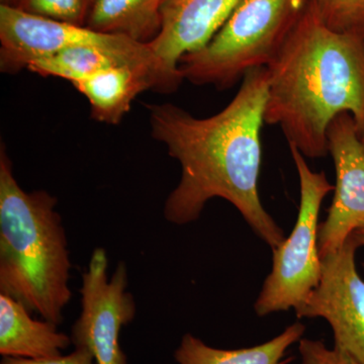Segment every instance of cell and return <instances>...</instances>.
Returning <instances> with one entry per match:
<instances>
[{
  "instance_id": "cell-1",
  "label": "cell",
  "mask_w": 364,
  "mask_h": 364,
  "mask_svg": "<svg viewBox=\"0 0 364 364\" xmlns=\"http://www.w3.org/2000/svg\"><path fill=\"white\" fill-rule=\"evenodd\" d=\"M267 100V67H259L245 74L233 100L214 116L198 119L169 102L148 105L153 138L166 146L181 169L165 202L167 221L195 222L208 200L220 198L270 248L284 241V230L263 208L258 191Z\"/></svg>"
},
{
  "instance_id": "cell-2",
  "label": "cell",
  "mask_w": 364,
  "mask_h": 364,
  "mask_svg": "<svg viewBox=\"0 0 364 364\" xmlns=\"http://www.w3.org/2000/svg\"><path fill=\"white\" fill-rule=\"evenodd\" d=\"M264 122L282 128L308 158L328 154V127L338 114L364 132V35L325 25L314 0L267 66Z\"/></svg>"
},
{
  "instance_id": "cell-3",
  "label": "cell",
  "mask_w": 364,
  "mask_h": 364,
  "mask_svg": "<svg viewBox=\"0 0 364 364\" xmlns=\"http://www.w3.org/2000/svg\"><path fill=\"white\" fill-rule=\"evenodd\" d=\"M57 200L26 193L0 152V291L57 326L72 298L71 261Z\"/></svg>"
},
{
  "instance_id": "cell-4",
  "label": "cell",
  "mask_w": 364,
  "mask_h": 364,
  "mask_svg": "<svg viewBox=\"0 0 364 364\" xmlns=\"http://www.w3.org/2000/svg\"><path fill=\"white\" fill-rule=\"evenodd\" d=\"M309 0H240L212 40L182 57V77L228 90L248 71L267 67L284 44Z\"/></svg>"
},
{
  "instance_id": "cell-5",
  "label": "cell",
  "mask_w": 364,
  "mask_h": 364,
  "mask_svg": "<svg viewBox=\"0 0 364 364\" xmlns=\"http://www.w3.org/2000/svg\"><path fill=\"white\" fill-rule=\"evenodd\" d=\"M298 170L301 200L298 219L291 235L272 249V272L263 282L254 310L259 317L301 308L322 275L318 251V215L321 205L334 186L324 172H315L305 156L294 145H289Z\"/></svg>"
},
{
  "instance_id": "cell-6",
  "label": "cell",
  "mask_w": 364,
  "mask_h": 364,
  "mask_svg": "<svg viewBox=\"0 0 364 364\" xmlns=\"http://www.w3.org/2000/svg\"><path fill=\"white\" fill-rule=\"evenodd\" d=\"M107 267L105 249H95L82 274V310L72 327V344L90 351L97 364H128L119 335L135 318V299L128 291L126 264L119 263L111 277Z\"/></svg>"
},
{
  "instance_id": "cell-7",
  "label": "cell",
  "mask_w": 364,
  "mask_h": 364,
  "mask_svg": "<svg viewBox=\"0 0 364 364\" xmlns=\"http://www.w3.org/2000/svg\"><path fill=\"white\" fill-rule=\"evenodd\" d=\"M358 245L352 236L334 252L321 257L322 275L299 318H323L334 335V348L364 364V280L355 264Z\"/></svg>"
},
{
  "instance_id": "cell-8",
  "label": "cell",
  "mask_w": 364,
  "mask_h": 364,
  "mask_svg": "<svg viewBox=\"0 0 364 364\" xmlns=\"http://www.w3.org/2000/svg\"><path fill=\"white\" fill-rule=\"evenodd\" d=\"M327 146L336 184L327 218L318 227L321 257L342 247L364 222V149L350 114L343 112L333 119L328 127Z\"/></svg>"
},
{
  "instance_id": "cell-9",
  "label": "cell",
  "mask_w": 364,
  "mask_h": 364,
  "mask_svg": "<svg viewBox=\"0 0 364 364\" xmlns=\"http://www.w3.org/2000/svg\"><path fill=\"white\" fill-rule=\"evenodd\" d=\"M128 39L95 32L26 14L16 7L0 6V69L16 73L36 60L75 46H112Z\"/></svg>"
},
{
  "instance_id": "cell-10",
  "label": "cell",
  "mask_w": 364,
  "mask_h": 364,
  "mask_svg": "<svg viewBox=\"0 0 364 364\" xmlns=\"http://www.w3.org/2000/svg\"><path fill=\"white\" fill-rule=\"evenodd\" d=\"M240 0H163L162 26L149 43L169 77L181 85L179 62L212 40Z\"/></svg>"
},
{
  "instance_id": "cell-11",
  "label": "cell",
  "mask_w": 364,
  "mask_h": 364,
  "mask_svg": "<svg viewBox=\"0 0 364 364\" xmlns=\"http://www.w3.org/2000/svg\"><path fill=\"white\" fill-rule=\"evenodd\" d=\"M72 85L87 98L93 119L109 124H119L143 91L176 90L162 68L148 64L112 66Z\"/></svg>"
},
{
  "instance_id": "cell-12",
  "label": "cell",
  "mask_w": 364,
  "mask_h": 364,
  "mask_svg": "<svg viewBox=\"0 0 364 364\" xmlns=\"http://www.w3.org/2000/svg\"><path fill=\"white\" fill-rule=\"evenodd\" d=\"M49 321L35 320L16 299L0 293V354L2 358L39 359L62 354L71 337Z\"/></svg>"
},
{
  "instance_id": "cell-13",
  "label": "cell",
  "mask_w": 364,
  "mask_h": 364,
  "mask_svg": "<svg viewBox=\"0 0 364 364\" xmlns=\"http://www.w3.org/2000/svg\"><path fill=\"white\" fill-rule=\"evenodd\" d=\"M163 0H93L86 28L149 44L162 26Z\"/></svg>"
},
{
  "instance_id": "cell-14",
  "label": "cell",
  "mask_w": 364,
  "mask_h": 364,
  "mask_svg": "<svg viewBox=\"0 0 364 364\" xmlns=\"http://www.w3.org/2000/svg\"><path fill=\"white\" fill-rule=\"evenodd\" d=\"M305 331V325L294 323L265 343L241 349L215 348L193 334H186L174 359L178 364H287L291 360L284 359L287 349L299 342Z\"/></svg>"
},
{
  "instance_id": "cell-15",
  "label": "cell",
  "mask_w": 364,
  "mask_h": 364,
  "mask_svg": "<svg viewBox=\"0 0 364 364\" xmlns=\"http://www.w3.org/2000/svg\"><path fill=\"white\" fill-rule=\"evenodd\" d=\"M93 0H18L16 9L48 20L85 26Z\"/></svg>"
},
{
  "instance_id": "cell-16",
  "label": "cell",
  "mask_w": 364,
  "mask_h": 364,
  "mask_svg": "<svg viewBox=\"0 0 364 364\" xmlns=\"http://www.w3.org/2000/svg\"><path fill=\"white\" fill-rule=\"evenodd\" d=\"M321 18L335 32L364 35V0H314Z\"/></svg>"
},
{
  "instance_id": "cell-17",
  "label": "cell",
  "mask_w": 364,
  "mask_h": 364,
  "mask_svg": "<svg viewBox=\"0 0 364 364\" xmlns=\"http://www.w3.org/2000/svg\"><path fill=\"white\" fill-rule=\"evenodd\" d=\"M299 351L301 364H359L351 356L337 349H329L321 340L301 338Z\"/></svg>"
},
{
  "instance_id": "cell-18",
  "label": "cell",
  "mask_w": 364,
  "mask_h": 364,
  "mask_svg": "<svg viewBox=\"0 0 364 364\" xmlns=\"http://www.w3.org/2000/svg\"><path fill=\"white\" fill-rule=\"evenodd\" d=\"M0 364H97V363L87 349L75 347V350L68 355L60 354L52 358L39 359L2 358Z\"/></svg>"
},
{
  "instance_id": "cell-19",
  "label": "cell",
  "mask_w": 364,
  "mask_h": 364,
  "mask_svg": "<svg viewBox=\"0 0 364 364\" xmlns=\"http://www.w3.org/2000/svg\"><path fill=\"white\" fill-rule=\"evenodd\" d=\"M351 236L358 244V247L364 246V222L351 234Z\"/></svg>"
},
{
  "instance_id": "cell-20",
  "label": "cell",
  "mask_w": 364,
  "mask_h": 364,
  "mask_svg": "<svg viewBox=\"0 0 364 364\" xmlns=\"http://www.w3.org/2000/svg\"><path fill=\"white\" fill-rule=\"evenodd\" d=\"M16 1L18 0H1V4H4V6H16Z\"/></svg>"
},
{
  "instance_id": "cell-21",
  "label": "cell",
  "mask_w": 364,
  "mask_h": 364,
  "mask_svg": "<svg viewBox=\"0 0 364 364\" xmlns=\"http://www.w3.org/2000/svg\"><path fill=\"white\" fill-rule=\"evenodd\" d=\"M359 139H360L361 145H363L364 149V132L360 136H359Z\"/></svg>"
},
{
  "instance_id": "cell-22",
  "label": "cell",
  "mask_w": 364,
  "mask_h": 364,
  "mask_svg": "<svg viewBox=\"0 0 364 364\" xmlns=\"http://www.w3.org/2000/svg\"><path fill=\"white\" fill-rule=\"evenodd\" d=\"M363 268H364V263H363Z\"/></svg>"
}]
</instances>
